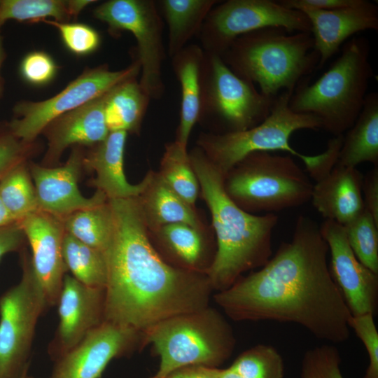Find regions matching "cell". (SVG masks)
<instances>
[{"label": "cell", "mask_w": 378, "mask_h": 378, "mask_svg": "<svg viewBox=\"0 0 378 378\" xmlns=\"http://www.w3.org/2000/svg\"><path fill=\"white\" fill-rule=\"evenodd\" d=\"M220 56L237 76L257 84L270 97L284 91L293 94L319 64L311 32L279 27L241 35Z\"/></svg>", "instance_id": "277c9868"}, {"label": "cell", "mask_w": 378, "mask_h": 378, "mask_svg": "<svg viewBox=\"0 0 378 378\" xmlns=\"http://www.w3.org/2000/svg\"><path fill=\"white\" fill-rule=\"evenodd\" d=\"M344 228L356 257L378 274V223L373 216L365 209Z\"/></svg>", "instance_id": "836d02e7"}, {"label": "cell", "mask_w": 378, "mask_h": 378, "mask_svg": "<svg viewBox=\"0 0 378 378\" xmlns=\"http://www.w3.org/2000/svg\"><path fill=\"white\" fill-rule=\"evenodd\" d=\"M18 222L30 245L32 272L47 307L56 305L67 271L62 253V220L38 210Z\"/></svg>", "instance_id": "2e32d148"}, {"label": "cell", "mask_w": 378, "mask_h": 378, "mask_svg": "<svg viewBox=\"0 0 378 378\" xmlns=\"http://www.w3.org/2000/svg\"><path fill=\"white\" fill-rule=\"evenodd\" d=\"M59 323L48 354L55 361L104 321V289L66 274L57 300Z\"/></svg>", "instance_id": "e0dca14e"}, {"label": "cell", "mask_w": 378, "mask_h": 378, "mask_svg": "<svg viewBox=\"0 0 378 378\" xmlns=\"http://www.w3.org/2000/svg\"><path fill=\"white\" fill-rule=\"evenodd\" d=\"M362 196L365 209L378 223V166H374L363 176Z\"/></svg>", "instance_id": "60d3db41"}, {"label": "cell", "mask_w": 378, "mask_h": 378, "mask_svg": "<svg viewBox=\"0 0 378 378\" xmlns=\"http://www.w3.org/2000/svg\"><path fill=\"white\" fill-rule=\"evenodd\" d=\"M158 174L178 195L194 206L198 195L199 183L186 147L176 141L167 144Z\"/></svg>", "instance_id": "f546056e"}, {"label": "cell", "mask_w": 378, "mask_h": 378, "mask_svg": "<svg viewBox=\"0 0 378 378\" xmlns=\"http://www.w3.org/2000/svg\"><path fill=\"white\" fill-rule=\"evenodd\" d=\"M292 94L282 92L274 97L267 117L249 129L226 134H209L200 138V148L225 176L247 155L255 152L284 151L300 159L306 170L318 161L319 154L307 155L294 149L291 135L300 130H318L321 123L310 114L298 113L289 107Z\"/></svg>", "instance_id": "ba28073f"}, {"label": "cell", "mask_w": 378, "mask_h": 378, "mask_svg": "<svg viewBox=\"0 0 378 378\" xmlns=\"http://www.w3.org/2000/svg\"><path fill=\"white\" fill-rule=\"evenodd\" d=\"M338 349L322 344L307 350L301 363L300 378H344L340 365Z\"/></svg>", "instance_id": "d590c367"}, {"label": "cell", "mask_w": 378, "mask_h": 378, "mask_svg": "<svg viewBox=\"0 0 378 378\" xmlns=\"http://www.w3.org/2000/svg\"><path fill=\"white\" fill-rule=\"evenodd\" d=\"M142 342L132 328L104 321L55 362L50 378H99L109 362Z\"/></svg>", "instance_id": "9a60e30c"}, {"label": "cell", "mask_w": 378, "mask_h": 378, "mask_svg": "<svg viewBox=\"0 0 378 378\" xmlns=\"http://www.w3.org/2000/svg\"><path fill=\"white\" fill-rule=\"evenodd\" d=\"M356 0H280L279 2L288 8L303 11L305 10H328L345 7Z\"/></svg>", "instance_id": "7bdbcfd3"}, {"label": "cell", "mask_w": 378, "mask_h": 378, "mask_svg": "<svg viewBox=\"0 0 378 378\" xmlns=\"http://www.w3.org/2000/svg\"><path fill=\"white\" fill-rule=\"evenodd\" d=\"M168 26L167 54L172 58L194 36L216 0H162L158 1Z\"/></svg>", "instance_id": "484cf974"}, {"label": "cell", "mask_w": 378, "mask_h": 378, "mask_svg": "<svg viewBox=\"0 0 378 378\" xmlns=\"http://www.w3.org/2000/svg\"><path fill=\"white\" fill-rule=\"evenodd\" d=\"M335 165L356 167L363 162L378 166V93L366 95L362 110L346 132Z\"/></svg>", "instance_id": "d4e9b609"}, {"label": "cell", "mask_w": 378, "mask_h": 378, "mask_svg": "<svg viewBox=\"0 0 378 378\" xmlns=\"http://www.w3.org/2000/svg\"><path fill=\"white\" fill-rule=\"evenodd\" d=\"M370 46L364 36L346 42L340 55L314 83L298 86L289 99L290 108L318 119L321 129L333 136L344 134L364 105L373 76Z\"/></svg>", "instance_id": "5b68a950"}, {"label": "cell", "mask_w": 378, "mask_h": 378, "mask_svg": "<svg viewBox=\"0 0 378 378\" xmlns=\"http://www.w3.org/2000/svg\"><path fill=\"white\" fill-rule=\"evenodd\" d=\"M61 219L66 232L88 246L102 252L104 251L112 226L111 210L108 200Z\"/></svg>", "instance_id": "f1b7e54d"}, {"label": "cell", "mask_w": 378, "mask_h": 378, "mask_svg": "<svg viewBox=\"0 0 378 378\" xmlns=\"http://www.w3.org/2000/svg\"><path fill=\"white\" fill-rule=\"evenodd\" d=\"M27 378H35V377L28 376Z\"/></svg>", "instance_id": "816d5d0a"}, {"label": "cell", "mask_w": 378, "mask_h": 378, "mask_svg": "<svg viewBox=\"0 0 378 378\" xmlns=\"http://www.w3.org/2000/svg\"><path fill=\"white\" fill-rule=\"evenodd\" d=\"M219 376L220 378H244L231 370L229 368L223 370L219 369Z\"/></svg>", "instance_id": "c3c4849f"}, {"label": "cell", "mask_w": 378, "mask_h": 378, "mask_svg": "<svg viewBox=\"0 0 378 378\" xmlns=\"http://www.w3.org/2000/svg\"><path fill=\"white\" fill-rule=\"evenodd\" d=\"M363 175L356 167L335 165L330 173L313 186V206L325 220L342 226L365 209L362 196Z\"/></svg>", "instance_id": "7402d4cb"}, {"label": "cell", "mask_w": 378, "mask_h": 378, "mask_svg": "<svg viewBox=\"0 0 378 378\" xmlns=\"http://www.w3.org/2000/svg\"><path fill=\"white\" fill-rule=\"evenodd\" d=\"M108 92L55 118L47 125L42 132L48 141L42 165L56 164L70 146H93L106 138L109 131L104 106Z\"/></svg>", "instance_id": "ffe728a7"}, {"label": "cell", "mask_w": 378, "mask_h": 378, "mask_svg": "<svg viewBox=\"0 0 378 378\" xmlns=\"http://www.w3.org/2000/svg\"><path fill=\"white\" fill-rule=\"evenodd\" d=\"M168 376L173 378H220L219 369L204 365L186 366Z\"/></svg>", "instance_id": "ee69618b"}, {"label": "cell", "mask_w": 378, "mask_h": 378, "mask_svg": "<svg viewBox=\"0 0 378 378\" xmlns=\"http://www.w3.org/2000/svg\"><path fill=\"white\" fill-rule=\"evenodd\" d=\"M69 2L73 18H76L85 7L94 2V1L70 0Z\"/></svg>", "instance_id": "f6af8a7d"}, {"label": "cell", "mask_w": 378, "mask_h": 378, "mask_svg": "<svg viewBox=\"0 0 378 378\" xmlns=\"http://www.w3.org/2000/svg\"><path fill=\"white\" fill-rule=\"evenodd\" d=\"M308 18L314 49L319 55L318 68L340 50L351 36L365 30L378 29V6L368 0L328 10L301 11Z\"/></svg>", "instance_id": "d6986e66"}, {"label": "cell", "mask_w": 378, "mask_h": 378, "mask_svg": "<svg viewBox=\"0 0 378 378\" xmlns=\"http://www.w3.org/2000/svg\"><path fill=\"white\" fill-rule=\"evenodd\" d=\"M6 54L4 49L3 37L1 34V29H0V99L2 97L3 92H4V81L1 74V69L6 59Z\"/></svg>", "instance_id": "7dc6e473"}, {"label": "cell", "mask_w": 378, "mask_h": 378, "mask_svg": "<svg viewBox=\"0 0 378 378\" xmlns=\"http://www.w3.org/2000/svg\"><path fill=\"white\" fill-rule=\"evenodd\" d=\"M204 51L197 44L185 46L172 57L173 71L181 91L180 120L176 141L187 148L201 107L202 69Z\"/></svg>", "instance_id": "603a6c76"}, {"label": "cell", "mask_w": 378, "mask_h": 378, "mask_svg": "<svg viewBox=\"0 0 378 378\" xmlns=\"http://www.w3.org/2000/svg\"><path fill=\"white\" fill-rule=\"evenodd\" d=\"M330 255L329 269L353 316L375 315L378 304V274L356 257L344 226L325 220L319 226Z\"/></svg>", "instance_id": "5bb4252c"}, {"label": "cell", "mask_w": 378, "mask_h": 378, "mask_svg": "<svg viewBox=\"0 0 378 378\" xmlns=\"http://www.w3.org/2000/svg\"><path fill=\"white\" fill-rule=\"evenodd\" d=\"M29 368H27V370H24V372H23V374H22L21 377L20 378H27L28 377V371H29Z\"/></svg>", "instance_id": "681fc988"}, {"label": "cell", "mask_w": 378, "mask_h": 378, "mask_svg": "<svg viewBox=\"0 0 378 378\" xmlns=\"http://www.w3.org/2000/svg\"><path fill=\"white\" fill-rule=\"evenodd\" d=\"M229 368L244 378H284V363L269 344H258L241 353Z\"/></svg>", "instance_id": "e575fe53"}, {"label": "cell", "mask_w": 378, "mask_h": 378, "mask_svg": "<svg viewBox=\"0 0 378 378\" xmlns=\"http://www.w3.org/2000/svg\"><path fill=\"white\" fill-rule=\"evenodd\" d=\"M127 134L124 131L109 132L104 141L84 154L83 167L95 173L90 185L103 192L108 200L137 197L148 182L147 174L136 185L126 179L123 160Z\"/></svg>", "instance_id": "44dd1931"}, {"label": "cell", "mask_w": 378, "mask_h": 378, "mask_svg": "<svg viewBox=\"0 0 378 378\" xmlns=\"http://www.w3.org/2000/svg\"><path fill=\"white\" fill-rule=\"evenodd\" d=\"M58 66L54 59L43 51H32L20 62L19 71L22 78L34 86H44L56 76Z\"/></svg>", "instance_id": "74e56055"}, {"label": "cell", "mask_w": 378, "mask_h": 378, "mask_svg": "<svg viewBox=\"0 0 378 378\" xmlns=\"http://www.w3.org/2000/svg\"><path fill=\"white\" fill-rule=\"evenodd\" d=\"M31 144L17 138L12 133L8 122H0V180L15 166L26 161Z\"/></svg>", "instance_id": "ab89813d"}, {"label": "cell", "mask_w": 378, "mask_h": 378, "mask_svg": "<svg viewBox=\"0 0 378 378\" xmlns=\"http://www.w3.org/2000/svg\"><path fill=\"white\" fill-rule=\"evenodd\" d=\"M152 378H155V377H153ZM162 378H173V377H170V376H167V377H162Z\"/></svg>", "instance_id": "f907efd6"}, {"label": "cell", "mask_w": 378, "mask_h": 378, "mask_svg": "<svg viewBox=\"0 0 378 378\" xmlns=\"http://www.w3.org/2000/svg\"><path fill=\"white\" fill-rule=\"evenodd\" d=\"M111 232L106 265L104 321L142 333L155 323L207 307V274L173 267L149 241L136 197L108 200Z\"/></svg>", "instance_id": "7a4b0ae2"}, {"label": "cell", "mask_w": 378, "mask_h": 378, "mask_svg": "<svg viewBox=\"0 0 378 378\" xmlns=\"http://www.w3.org/2000/svg\"><path fill=\"white\" fill-rule=\"evenodd\" d=\"M349 326L362 341L368 355L369 364L363 378H378V332L374 315H351Z\"/></svg>", "instance_id": "f35d334b"}, {"label": "cell", "mask_w": 378, "mask_h": 378, "mask_svg": "<svg viewBox=\"0 0 378 378\" xmlns=\"http://www.w3.org/2000/svg\"><path fill=\"white\" fill-rule=\"evenodd\" d=\"M0 198L17 222L38 211L34 185L26 161L15 166L0 180Z\"/></svg>", "instance_id": "4dcf8cb0"}, {"label": "cell", "mask_w": 378, "mask_h": 378, "mask_svg": "<svg viewBox=\"0 0 378 378\" xmlns=\"http://www.w3.org/2000/svg\"><path fill=\"white\" fill-rule=\"evenodd\" d=\"M152 0H110L94 10V17L113 34L131 32L136 41L141 66L139 83L151 99H160L164 92L162 65L165 59L163 22Z\"/></svg>", "instance_id": "7c38bea8"}, {"label": "cell", "mask_w": 378, "mask_h": 378, "mask_svg": "<svg viewBox=\"0 0 378 378\" xmlns=\"http://www.w3.org/2000/svg\"><path fill=\"white\" fill-rule=\"evenodd\" d=\"M150 102L136 78L115 87L108 93L104 106L108 131L137 133Z\"/></svg>", "instance_id": "4316f807"}, {"label": "cell", "mask_w": 378, "mask_h": 378, "mask_svg": "<svg viewBox=\"0 0 378 378\" xmlns=\"http://www.w3.org/2000/svg\"><path fill=\"white\" fill-rule=\"evenodd\" d=\"M17 222L8 211L0 198V227Z\"/></svg>", "instance_id": "bcb514c9"}, {"label": "cell", "mask_w": 378, "mask_h": 378, "mask_svg": "<svg viewBox=\"0 0 378 378\" xmlns=\"http://www.w3.org/2000/svg\"><path fill=\"white\" fill-rule=\"evenodd\" d=\"M267 27L311 32L303 13L284 7L279 1L228 0L214 6L198 36L206 53L220 55L237 37Z\"/></svg>", "instance_id": "4fadbf2b"}, {"label": "cell", "mask_w": 378, "mask_h": 378, "mask_svg": "<svg viewBox=\"0 0 378 378\" xmlns=\"http://www.w3.org/2000/svg\"><path fill=\"white\" fill-rule=\"evenodd\" d=\"M81 146L74 147L66 162L59 167L31 163L38 210L62 218L75 211L101 204L108 199L99 190L90 197L80 192L78 182L83 167Z\"/></svg>", "instance_id": "ac0fdd59"}, {"label": "cell", "mask_w": 378, "mask_h": 378, "mask_svg": "<svg viewBox=\"0 0 378 378\" xmlns=\"http://www.w3.org/2000/svg\"><path fill=\"white\" fill-rule=\"evenodd\" d=\"M141 335L160 358L155 378L190 365L216 368L230 356L236 342L230 324L208 307L161 321Z\"/></svg>", "instance_id": "8992f818"}, {"label": "cell", "mask_w": 378, "mask_h": 378, "mask_svg": "<svg viewBox=\"0 0 378 378\" xmlns=\"http://www.w3.org/2000/svg\"><path fill=\"white\" fill-rule=\"evenodd\" d=\"M209 209L216 236L214 260L206 272L212 288L224 290L246 271L260 268L272 256L275 214L255 215L239 207L226 193L224 175L200 148L189 154Z\"/></svg>", "instance_id": "3957f363"}, {"label": "cell", "mask_w": 378, "mask_h": 378, "mask_svg": "<svg viewBox=\"0 0 378 378\" xmlns=\"http://www.w3.org/2000/svg\"><path fill=\"white\" fill-rule=\"evenodd\" d=\"M157 232L169 251L185 269L202 272L204 244L201 230L185 223L162 226Z\"/></svg>", "instance_id": "1f68e13d"}, {"label": "cell", "mask_w": 378, "mask_h": 378, "mask_svg": "<svg viewBox=\"0 0 378 378\" xmlns=\"http://www.w3.org/2000/svg\"><path fill=\"white\" fill-rule=\"evenodd\" d=\"M274 99L237 76L220 55L204 52L198 121L204 118L211 120L217 134L243 131L267 117Z\"/></svg>", "instance_id": "9c48e42d"}, {"label": "cell", "mask_w": 378, "mask_h": 378, "mask_svg": "<svg viewBox=\"0 0 378 378\" xmlns=\"http://www.w3.org/2000/svg\"><path fill=\"white\" fill-rule=\"evenodd\" d=\"M140 72L137 59L119 71H111L106 64L88 69L49 99L15 104L13 108L15 117L8 122L9 127L17 138L31 144L55 118L106 94L127 80L136 78Z\"/></svg>", "instance_id": "8fae6325"}, {"label": "cell", "mask_w": 378, "mask_h": 378, "mask_svg": "<svg viewBox=\"0 0 378 378\" xmlns=\"http://www.w3.org/2000/svg\"><path fill=\"white\" fill-rule=\"evenodd\" d=\"M328 253L319 225L300 216L291 240L258 271L216 294V302L234 321L293 323L318 339L345 342L351 314L331 275Z\"/></svg>", "instance_id": "6da1fadb"}, {"label": "cell", "mask_w": 378, "mask_h": 378, "mask_svg": "<svg viewBox=\"0 0 378 378\" xmlns=\"http://www.w3.org/2000/svg\"><path fill=\"white\" fill-rule=\"evenodd\" d=\"M147 176V184L136 197L147 227L155 231L166 225L185 223L202 230L193 206L178 195L158 172H150Z\"/></svg>", "instance_id": "cb8c5ba5"}, {"label": "cell", "mask_w": 378, "mask_h": 378, "mask_svg": "<svg viewBox=\"0 0 378 378\" xmlns=\"http://www.w3.org/2000/svg\"><path fill=\"white\" fill-rule=\"evenodd\" d=\"M42 21L58 30L64 46L74 55H89L97 50L100 46L101 38L99 33L88 24L59 22L52 20Z\"/></svg>", "instance_id": "8d00e7d4"}, {"label": "cell", "mask_w": 378, "mask_h": 378, "mask_svg": "<svg viewBox=\"0 0 378 378\" xmlns=\"http://www.w3.org/2000/svg\"><path fill=\"white\" fill-rule=\"evenodd\" d=\"M46 18L59 22H69L73 18L69 1L1 0L0 29L8 20L36 22Z\"/></svg>", "instance_id": "d6a6232c"}, {"label": "cell", "mask_w": 378, "mask_h": 378, "mask_svg": "<svg viewBox=\"0 0 378 378\" xmlns=\"http://www.w3.org/2000/svg\"><path fill=\"white\" fill-rule=\"evenodd\" d=\"M223 186L244 211L274 214L309 201L314 184L290 155L255 152L224 176Z\"/></svg>", "instance_id": "52a82bcc"}, {"label": "cell", "mask_w": 378, "mask_h": 378, "mask_svg": "<svg viewBox=\"0 0 378 378\" xmlns=\"http://www.w3.org/2000/svg\"><path fill=\"white\" fill-rule=\"evenodd\" d=\"M62 253L66 270L71 273L73 277L88 286L104 289L106 265L102 251L65 232Z\"/></svg>", "instance_id": "83f0119b"}, {"label": "cell", "mask_w": 378, "mask_h": 378, "mask_svg": "<svg viewBox=\"0 0 378 378\" xmlns=\"http://www.w3.org/2000/svg\"><path fill=\"white\" fill-rule=\"evenodd\" d=\"M26 237L18 222L0 227V260L6 253L20 251Z\"/></svg>", "instance_id": "b9f144b4"}, {"label": "cell", "mask_w": 378, "mask_h": 378, "mask_svg": "<svg viewBox=\"0 0 378 378\" xmlns=\"http://www.w3.org/2000/svg\"><path fill=\"white\" fill-rule=\"evenodd\" d=\"M20 281L0 297V378H20L29 360L38 319L47 308L23 251Z\"/></svg>", "instance_id": "30bf717a"}]
</instances>
